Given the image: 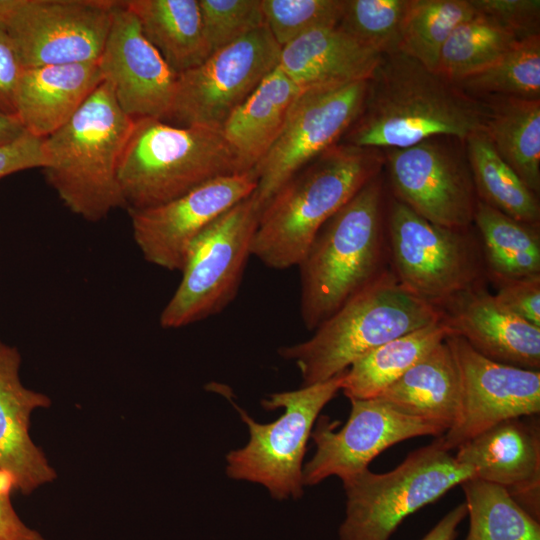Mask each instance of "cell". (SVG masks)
Listing matches in <instances>:
<instances>
[{
  "label": "cell",
  "instance_id": "obj_9",
  "mask_svg": "<svg viewBox=\"0 0 540 540\" xmlns=\"http://www.w3.org/2000/svg\"><path fill=\"white\" fill-rule=\"evenodd\" d=\"M261 207L253 193L208 225L191 243L182 279L160 314L166 329L184 327L224 310L236 297L252 255Z\"/></svg>",
  "mask_w": 540,
  "mask_h": 540
},
{
  "label": "cell",
  "instance_id": "obj_33",
  "mask_svg": "<svg viewBox=\"0 0 540 540\" xmlns=\"http://www.w3.org/2000/svg\"><path fill=\"white\" fill-rule=\"evenodd\" d=\"M476 14L471 0H409L399 52L437 72L441 50L451 33Z\"/></svg>",
  "mask_w": 540,
  "mask_h": 540
},
{
  "label": "cell",
  "instance_id": "obj_6",
  "mask_svg": "<svg viewBox=\"0 0 540 540\" xmlns=\"http://www.w3.org/2000/svg\"><path fill=\"white\" fill-rule=\"evenodd\" d=\"M244 172L219 129L134 120L117 171L129 211L155 207L221 176Z\"/></svg>",
  "mask_w": 540,
  "mask_h": 540
},
{
  "label": "cell",
  "instance_id": "obj_40",
  "mask_svg": "<svg viewBox=\"0 0 540 540\" xmlns=\"http://www.w3.org/2000/svg\"><path fill=\"white\" fill-rule=\"evenodd\" d=\"M43 139L26 132L15 141L0 146V179L27 169L42 168Z\"/></svg>",
  "mask_w": 540,
  "mask_h": 540
},
{
  "label": "cell",
  "instance_id": "obj_24",
  "mask_svg": "<svg viewBox=\"0 0 540 540\" xmlns=\"http://www.w3.org/2000/svg\"><path fill=\"white\" fill-rule=\"evenodd\" d=\"M377 398L406 415L438 425L445 432L451 429L460 415L461 384L446 339Z\"/></svg>",
  "mask_w": 540,
  "mask_h": 540
},
{
  "label": "cell",
  "instance_id": "obj_5",
  "mask_svg": "<svg viewBox=\"0 0 540 540\" xmlns=\"http://www.w3.org/2000/svg\"><path fill=\"white\" fill-rule=\"evenodd\" d=\"M441 321L439 308L403 288L385 269L323 321L306 341L279 349L300 370L303 386L346 371L376 347Z\"/></svg>",
  "mask_w": 540,
  "mask_h": 540
},
{
  "label": "cell",
  "instance_id": "obj_19",
  "mask_svg": "<svg viewBox=\"0 0 540 540\" xmlns=\"http://www.w3.org/2000/svg\"><path fill=\"white\" fill-rule=\"evenodd\" d=\"M456 461L474 477L503 487L540 521V430L535 420H505L456 449Z\"/></svg>",
  "mask_w": 540,
  "mask_h": 540
},
{
  "label": "cell",
  "instance_id": "obj_17",
  "mask_svg": "<svg viewBox=\"0 0 540 540\" xmlns=\"http://www.w3.org/2000/svg\"><path fill=\"white\" fill-rule=\"evenodd\" d=\"M256 187L253 170L239 172L212 179L167 203L129 211L133 239L147 262L181 271L194 239Z\"/></svg>",
  "mask_w": 540,
  "mask_h": 540
},
{
  "label": "cell",
  "instance_id": "obj_44",
  "mask_svg": "<svg viewBox=\"0 0 540 540\" xmlns=\"http://www.w3.org/2000/svg\"><path fill=\"white\" fill-rule=\"evenodd\" d=\"M26 133L16 115L0 110V146L11 143Z\"/></svg>",
  "mask_w": 540,
  "mask_h": 540
},
{
  "label": "cell",
  "instance_id": "obj_14",
  "mask_svg": "<svg viewBox=\"0 0 540 540\" xmlns=\"http://www.w3.org/2000/svg\"><path fill=\"white\" fill-rule=\"evenodd\" d=\"M351 411L340 430L322 416L311 432L316 445L303 468L304 485H316L330 476L341 481L368 469L371 461L393 445L419 436L440 437L445 430L406 415L379 398L349 399Z\"/></svg>",
  "mask_w": 540,
  "mask_h": 540
},
{
  "label": "cell",
  "instance_id": "obj_23",
  "mask_svg": "<svg viewBox=\"0 0 540 540\" xmlns=\"http://www.w3.org/2000/svg\"><path fill=\"white\" fill-rule=\"evenodd\" d=\"M381 57L334 26L311 31L282 47L278 67L307 89L368 80Z\"/></svg>",
  "mask_w": 540,
  "mask_h": 540
},
{
  "label": "cell",
  "instance_id": "obj_30",
  "mask_svg": "<svg viewBox=\"0 0 540 540\" xmlns=\"http://www.w3.org/2000/svg\"><path fill=\"white\" fill-rule=\"evenodd\" d=\"M465 141L479 200L519 222L538 227L540 206L536 194L501 158L487 136L478 132Z\"/></svg>",
  "mask_w": 540,
  "mask_h": 540
},
{
  "label": "cell",
  "instance_id": "obj_28",
  "mask_svg": "<svg viewBox=\"0 0 540 540\" xmlns=\"http://www.w3.org/2000/svg\"><path fill=\"white\" fill-rule=\"evenodd\" d=\"M484 134L501 158L535 194L540 188V99L490 102Z\"/></svg>",
  "mask_w": 540,
  "mask_h": 540
},
{
  "label": "cell",
  "instance_id": "obj_29",
  "mask_svg": "<svg viewBox=\"0 0 540 540\" xmlns=\"http://www.w3.org/2000/svg\"><path fill=\"white\" fill-rule=\"evenodd\" d=\"M473 221L482 237L487 268L498 283L540 275L538 227L519 222L479 199Z\"/></svg>",
  "mask_w": 540,
  "mask_h": 540
},
{
  "label": "cell",
  "instance_id": "obj_11",
  "mask_svg": "<svg viewBox=\"0 0 540 540\" xmlns=\"http://www.w3.org/2000/svg\"><path fill=\"white\" fill-rule=\"evenodd\" d=\"M280 52L266 25L213 52L197 67L178 74L172 104L162 121L220 130L278 66Z\"/></svg>",
  "mask_w": 540,
  "mask_h": 540
},
{
  "label": "cell",
  "instance_id": "obj_7",
  "mask_svg": "<svg viewBox=\"0 0 540 540\" xmlns=\"http://www.w3.org/2000/svg\"><path fill=\"white\" fill-rule=\"evenodd\" d=\"M471 477L473 468L457 462L435 439L409 453L393 470L367 469L343 480L346 509L339 539L390 540L408 516Z\"/></svg>",
  "mask_w": 540,
  "mask_h": 540
},
{
  "label": "cell",
  "instance_id": "obj_20",
  "mask_svg": "<svg viewBox=\"0 0 540 540\" xmlns=\"http://www.w3.org/2000/svg\"><path fill=\"white\" fill-rule=\"evenodd\" d=\"M441 321L483 356L539 370L540 327L515 315L480 285L461 291L442 306Z\"/></svg>",
  "mask_w": 540,
  "mask_h": 540
},
{
  "label": "cell",
  "instance_id": "obj_36",
  "mask_svg": "<svg viewBox=\"0 0 540 540\" xmlns=\"http://www.w3.org/2000/svg\"><path fill=\"white\" fill-rule=\"evenodd\" d=\"M266 26L282 48L317 29L337 26L344 0H261Z\"/></svg>",
  "mask_w": 540,
  "mask_h": 540
},
{
  "label": "cell",
  "instance_id": "obj_27",
  "mask_svg": "<svg viewBox=\"0 0 540 540\" xmlns=\"http://www.w3.org/2000/svg\"><path fill=\"white\" fill-rule=\"evenodd\" d=\"M450 335L438 321L376 347L345 371L341 390L348 399L377 398Z\"/></svg>",
  "mask_w": 540,
  "mask_h": 540
},
{
  "label": "cell",
  "instance_id": "obj_32",
  "mask_svg": "<svg viewBox=\"0 0 540 540\" xmlns=\"http://www.w3.org/2000/svg\"><path fill=\"white\" fill-rule=\"evenodd\" d=\"M521 39L510 29L477 12L449 36L441 50L437 72L456 83L495 63Z\"/></svg>",
  "mask_w": 540,
  "mask_h": 540
},
{
  "label": "cell",
  "instance_id": "obj_4",
  "mask_svg": "<svg viewBox=\"0 0 540 540\" xmlns=\"http://www.w3.org/2000/svg\"><path fill=\"white\" fill-rule=\"evenodd\" d=\"M387 253L378 175L325 222L297 266L305 327L316 329L380 275Z\"/></svg>",
  "mask_w": 540,
  "mask_h": 540
},
{
  "label": "cell",
  "instance_id": "obj_35",
  "mask_svg": "<svg viewBox=\"0 0 540 540\" xmlns=\"http://www.w3.org/2000/svg\"><path fill=\"white\" fill-rule=\"evenodd\" d=\"M409 0H344L338 27L380 55L399 51Z\"/></svg>",
  "mask_w": 540,
  "mask_h": 540
},
{
  "label": "cell",
  "instance_id": "obj_43",
  "mask_svg": "<svg viewBox=\"0 0 540 540\" xmlns=\"http://www.w3.org/2000/svg\"><path fill=\"white\" fill-rule=\"evenodd\" d=\"M466 517L467 507L463 502L446 513L421 540H456L458 527Z\"/></svg>",
  "mask_w": 540,
  "mask_h": 540
},
{
  "label": "cell",
  "instance_id": "obj_41",
  "mask_svg": "<svg viewBox=\"0 0 540 540\" xmlns=\"http://www.w3.org/2000/svg\"><path fill=\"white\" fill-rule=\"evenodd\" d=\"M12 490V476L0 470V540H46L18 516L11 501Z\"/></svg>",
  "mask_w": 540,
  "mask_h": 540
},
{
  "label": "cell",
  "instance_id": "obj_22",
  "mask_svg": "<svg viewBox=\"0 0 540 540\" xmlns=\"http://www.w3.org/2000/svg\"><path fill=\"white\" fill-rule=\"evenodd\" d=\"M98 62L24 68L15 115L26 132L44 139L62 127L103 82Z\"/></svg>",
  "mask_w": 540,
  "mask_h": 540
},
{
  "label": "cell",
  "instance_id": "obj_37",
  "mask_svg": "<svg viewBox=\"0 0 540 540\" xmlns=\"http://www.w3.org/2000/svg\"><path fill=\"white\" fill-rule=\"evenodd\" d=\"M211 54L266 25L261 0H198Z\"/></svg>",
  "mask_w": 540,
  "mask_h": 540
},
{
  "label": "cell",
  "instance_id": "obj_39",
  "mask_svg": "<svg viewBox=\"0 0 540 540\" xmlns=\"http://www.w3.org/2000/svg\"><path fill=\"white\" fill-rule=\"evenodd\" d=\"M494 296L509 311L540 327V275L499 283Z\"/></svg>",
  "mask_w": 540,
  "mask_h": 540
},
{
  "label": "cell",
  "instance_id": "obj_31",
  "mask_svg": "<svg viewBox=\"0 0 540 540\" xmlns=\"http://www.w3.org/2000/svg\"><path fill=\"white\" fill-rule=\"evenodd\" d=\"M460 486L469 517L465 540H540V521L503 487L475 477Z\"/></svg>",
  "mask_w": 540,
  "mask_h": 540
},
{
  "label": "cell",
  "instance_id": "obj_2",
  "mask_svg": "<svg viewBox=\"0 0 540 540\" xmlns=\"http://www.w3.org/2000/svg\"><path fill=\"white\" fill-rule=\"evenodd\" d=\"M382 150L338 143L293 174L262 207L251 254L267 267L298 266L320 228L379 175Z\"/></svg>",
  "mask_w": 540,
  "mask_h": 540
},
{
  "label": "cell",
  "instance_id": "obj_8",
  "mask_svg": "<svg viewBox=\"0 0 540 540\" xmlns=\"http://www.w3.org/2000/svg\"><path fill=\"white\" fill-rule=\"evenodd\" d=\"M344 374L269 395L262 401L265 409H284L280 418L271 423H258L237 408L249 428L250 439L246 446L226 456L228 476L259 483L276 499L301 497L307 441L321 410L341 390Z\"/></svg>",
  "mask_w": 540,
  "mask_h": 540
},
{
  "label": "cell",
  "instance_id": "obj_21",
  "mask_svg": "<svg viewBox=\"0 0 540 540\" xmlns=\"http://www.w3.org/2000/svg\"><path fill=\"white\" fill-rule=\"evenodd\" d=\"M20 365L19 351L0 340V470L12 476L15 490L29 495L56 472L30 436L32 412L51 400L22 384Z\"/></svg>",
  "mask_w": 540,
  "mask_h": 540
},
{
  "label": "cell",
  "instance_id": "obj_34",
  "mask_svg": "<svg viewBox=\"0 0 540 540\" xmlns=\"http://www.w3.org/2000/svg\"><path fill=\"white\" fill-rule=\"evenodd\" d=\"M455 84L463 90L540 99L539 34L521 39L495 63Z\"/></svg>",
  "mask_w": 540,
  "mask_h": 540
},
{
  "label": "cell",
  "instance_id": "obj_15",
  "mask_svg": "<svg viewBox=\"0 0 540 540\" xmlns=\"http://www.w3.org/2000/svg\"><path fill=\"white\" fill-rule=\"evenodd\" d=\"M455 357L461 384L457 423L437 440L447 450L505 420L540 413V372L493 361L462 337L446 338Z\"/></svg>",
  "mask_w": 540,
  "mask_h": 540
},
{
  "label": "cell",
  "instance_id": "obj_38",
  "mask_svg": "<svg viewBox=\"0 0 540 540\" xmlns=\"http://www.w3.org/2000/svg\"><path fill=\"white\" fill-rule=\"evenodd\" d=\"M476 11L519 37L539 34V0H471Z\"/></svg>",
  "mask_w": 540,
  "mask_h": 540
},
{
  "label": "cell",
  "instance_id": "obj_18",
  "mask_svg": "<svg viewBox=\"0 0 540 540\" xmlns=\"http://www.w3.org/2000/svg\"><path fill=\"white\" fill-rule=\"evenodd\" d=\"M98 65L122 111L133 120H163L174 97L177 74L145 38L124 1H115Z\"/></svg>",
  "mask_w": 540,
  "mask_h": 540
},
{
  "label": "cell",
  "instance_id": "obj_1",
  "mask_svg": "<svg viewBox=\"0 0 540 540\" xmlns=\"http://www.w3.org/2000/svg\"><path fill=\"white\" fill-rule=\"evenodd\" d=\"M489 102L401 53L382 55L367 80L361 111L343 143L402 149L434 137L461 141L484 132Z\"/></svg>",
  "mask_w": 540,
  "mask_h": 540
},
{
  "label": "cell",
  "instance_id": "obj_26",
  "mask_svg": "<svg viewBox=\"0 0 540 540\" xmlns=\"http://www.w3.org/2000/svg\"><path fill=\"white\" fill-rule=\"evenodd\" d=\"M124 4L145 38L177 75L211 55L198 0H128Z\"/></svg>",
  "mask_w": 540,
  "mask_h": 540
},
{
  "label": "cell",
  "instance_id": "obj_25",
  "mask_svg": "<svg viewBox=\"0 0 540 540\" xmlns=\"http://www.w3.org/2000/svg\"><path fill=\"white\" fill-rule=\"evenodd\" d=\"M303 90L277 66L227 118L220 131L242 171L254 170L266 155Z\"/></svg>",
  "mask_w": 540,
  "mask_h": 540
},
{
  "label": "cell",
  "instance_id": "obj_10",
  "mask_svg": "<svg viewBox=\"0 0 540 540\" xmlns=\"http://www.w3.org/2000/svg\"><path fill=\"white\" fill-rule=\"evenodd\" d=\"M387 247L400 285L437 308L480 285V250L465 229L432 223L397 199L388 211Z\"/></svg>",
  "mask_w": 540,
  "mask_h": 540
},
{
  "label": "cell",
  "instance_id": "obj_3",
  "mask_svg": "<svg viewBox=\"0 0 540 540\" xmlns=\"http://www.w3.org/2000/svg\"><path fill=\"white\" fill-rule=\"evenodd\" d=\"M134 120L103 81L77 112L42 141V169L64 205L96 222L125 208L117 171Z\"/></svg>",
  "mask_w": 540,
  "mask_h": 540
},
{
  "label": "cell",
  "instance_id": "obj_16",
  "mask_svg": "<svg viewBox=\"0 0 540 540\" xmlns=\"http://www.w3.org/2000/svg\"><path fill=\"white\" fill-rule=\"evenodd\" d=\"M441 137L402 149L385 150L390 182L397 200L428 221L466 229L477 200L468 160Z\"/></svg>",
  "mask_w": 540,
  "mask_h": 540
},
{
  "label": "cell",
  "instance_id": "obj_42",
  "mask_svg": "<svg viewBox=\"0 0 540 540\" xmlns=\"http://www.w3.org/2000/svg\"><path fill=\"white\" fill-rule=\"evenodd\" d=\"M23 70L12 41L0 30V110L7 114L15 115V92Z\"/></svg>",
  "mask_w": 540,
  "mask_h": 540
},
{
  "label": "cell",
  "instance_id": "obj_12",
  "mask_svg": "<svg viewBox=\"0 0 540 540\" xmlns=\"http://www.w3.org/2000/svg\"><path fill=\"white\" fill-rule=\"evenodd\" d=\"M115 0H0V30L24 68L97 62Z\"/></svg>",
  "mask_w": 540,
  "mask_h": 540
},
{
  "label": "cell",
  "instance_id": "obj_13",
  "mask_svg": "<svg viewBox=\"0 0 540 540\" xmlns=\"http://www.w3.org/2000/svg\"><path fill=\"white\" fill-rule=\"evenodd\" d=\"M367 80L304 89L266 155L254 168L262 209L293 174L338 144L358 117Z\"/></svg>",
  "mask_w": 540,
  "mask_h": 540
}]
</instances>
